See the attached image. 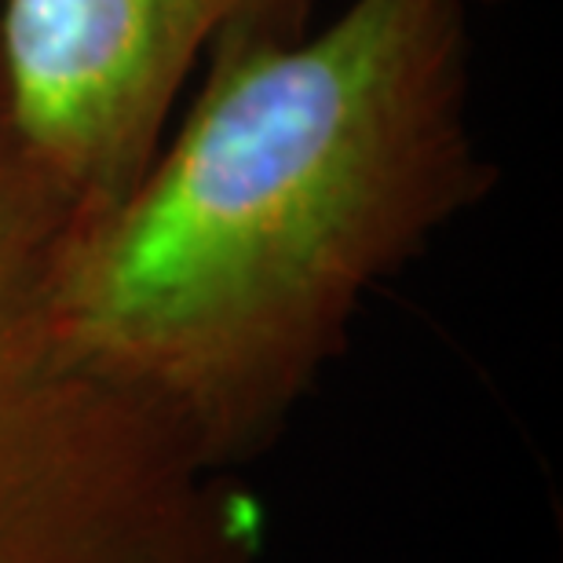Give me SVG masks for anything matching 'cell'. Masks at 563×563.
Masks as SVG:
<instances>
[{
    "label": "cell",
    "mask_w": 563,
    "mask_h": 563,
    "mask_svg": "<svg viewBox=\"0 0 563 563\" xmlns=\"http://www.w3.org/2000/svg\"><path fill=\"white\" fill-rule=\"evenodd\" d=\"M468 4L352 0L217 41L176 136L74 239V347L212 468L267 443L374 282L490 190Z\"/></svg>",
    "instance_id": "6da1fadb"
},
{
    "label": "cell",
    "mask_w": 563,
    "mask_h": 563,
    "mask_svg": "<svg viewBox=\"0 0 563 563\" xmlns=\"http://www.w3.org/2000/svg\"><path fill=\"white\" fill-rule=\"evenodd\" d=\"M70 212L11 118L0 81V439L63 358L59 278Z\"/></svg>",
    "instance_id": "3957f363"
},
{
    "label": "cell",
    "mask_w": 563,
    "mask_h": 563,
    "mask_svg": "<svg viewBox=\"0 0 563 563\" xmlns=\"http://www.w3.org/2000/svg\"><path fill=\"white\" fill-rule=\"evenodd\" d=\"M311 0H4L0 77L22 140L81 231L165 143L187 77L231 33L292 37Z\"/></svg>",
    "instance_id": "7a4b0ae2"
},
{
    "label": "cell",
    "mask_w": 563,
    "mask_h": 563,
    "mask_svg": "<svg viewBox=\"0 0 563 563\" xmlns=\"http://www.w3.org/2000/svg\"><path fill=\"white\" fill-rule=\"evenodd\" d=\"M479 4H509V0H479Z\"/></svg>",
    "instance_id": "277c9868"
}]
</instances>
